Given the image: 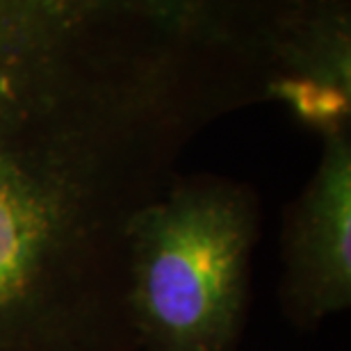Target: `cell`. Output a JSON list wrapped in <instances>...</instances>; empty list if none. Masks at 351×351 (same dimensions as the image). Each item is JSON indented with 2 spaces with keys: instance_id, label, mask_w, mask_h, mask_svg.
<instances>
[{
  "instance_id": "6da1fadb",
  "label": "cell",
  "mask_w": 351,
  "mask_h": 351,
  "mask_svg": "<svg viewBox=\"0 0 351 351\" xmlns=\"http://www.w3.org/2000/svg\"><path fill=\"white\" fill-rule=\"evenodd\" d=\"M169 162L101 98L0 78V351H137L125 226Z\"/></svg>"
},
{
  "instance_id": "7a4b0ae2",
  "label": "cell",
  "mask_w": 351,
  "mask_h": 351,
  "mask_svg": "<svg viewBox=\"0 0 351 351\" xmlns=\"http://www.w3.org/2000/svg\"><path fill=\"white\" fill-rule=\"evenodd\" d=\"M261 235L254 189L171 178L125 226L128 317L139 351H235Z\"/></svg>"
},
{
  "instance_id": "3957f363",
  "label": "cell",
  "mask_w": 351,
  "mask_h": 351,
  "mask_svg": "<svg viewBox=\"0 0 351 351\" xmlns=\"http://www.w3.org/2000/svg\"><path fill=\"white\" fill-rule=\"evenodd\" d=\"M278 297L297 328H317L351 304V149L347 130L326 135L313 180L285 210Z\"/></svg>"
}]
</instances>
